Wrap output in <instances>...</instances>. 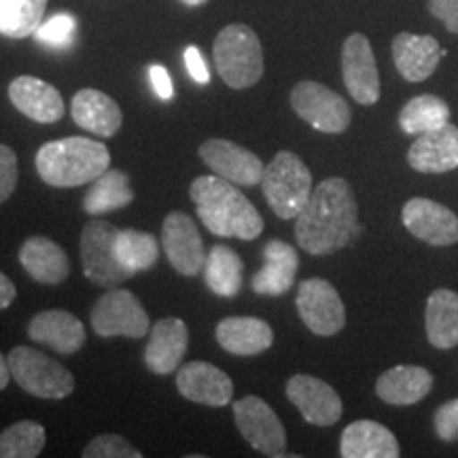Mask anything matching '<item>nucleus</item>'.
Listing matches in <instances>:
<instances>
[{
    "label": "nucleus",
    "instance_id": "f257e3e1",
    "mask_svg": "<svg viewBox=\"0 0 458 458\" xmlns=\"http://www.w3.org/2000/svg\"><path fill=\"white\" fill-rule=\"evenodd\" d=\"M359 229V208L346 179L331 176L312 189L295 216V240L306 253L325 257L344 249Z\"/></svg>",
    "mask_w": 458,
    "mask_h": 458
},
{
    "label": "nucleus",
    "instance_id": "f03ea898",
    "mask_svg": "<svg viewBox=\"0 0 458 458\" xmlns=\"http://www.w3.org/2000/svg\"><path fill=\"white\" fill-rule=\"evenodd\" d=\"M199 221L215 236L257 240L263 232V219L249 198L233 182L221 176H198L189 187Z\"/></svg>",
    "mask_w": 458,
    "mask_h": 458
},
{
    "label": "nucleus",
    "instance_id": "7ed1b4c3",
    "mask_svg": "<svg viewBox=\"0 0 458 458\" xmlns=\"http://www.w3.org/2000/svg\"><path fill=\"white\" fill-rule=\"evenodd\" d=\"M34 164L38 176L51 187H81L105 174L111 165V153L98 140L71 136L45 142Z\"/></svg>",
    "mask_w": 458,
    "mask_h": 458
},
{
    "label": "nucleus",
    "instance_id": "20e7f679",
    "mask_svg": "<svg viewBox=\"0 0 458 458\" xmlns=\"http://www.w3.org/2000/svg\"><path fill=\"white\" fill-rule=\"evenodd\" d=\"M215 66L232 89H246L263 77V49L253 28L229 24L216 34L213 45Z\"/></svg>",
    "mask_w": 458,
    "mask_h": 458
},
{
    "label": "nucleus",
    "instance_id": "39448f33",
    "mask_svg": "<svg viewBox=\"0 0 458 458\" xmlns=\"http://www.w3.org/2000/svg\"><path fill=\"white\" fill-rule=\"evenodd\" d=\"M263 196L280 219H295L312 193V174L295 153L280 151L263 170Z\"/></svg>",
    "mask_w": 458,
    "mask_h": 458
},
{
    "label": "nucleus",
    "instance_id": "423d86ee",
    "mask_svg": "<svg viewBox=\"0 0 458 458\" xmlns=\"http://www.w3.org/2000/svg\"><path fill=\"white\" fill-rule=\"evenodd\" d=\"M7 360L13 380L32 397L64 399L74 391V376L71 371L37 348L15 346Z\"/></svg>",
    "mask_w": 458,
    "mask_h": 458
},
{
    "label": "nucleus",
    "instance_id": "0eeeda50",
    "mask_svg": "<svg viewBox=\"0 0 458 458\" xmlns=\"http://www.w3.org/2000/svg\"><path fill=\"white\" fill-rule=\"evenodd\" d=\"M119 229L113 223L94 219L85 223L81 232L83 274L89 283L105 289H114L125 283L131 274L114 257V238Z\"/></svg>",
    "mask_w": 458,
    "mask_h": 458
},
{
    "label": "nucleus",
    "instance_id": "6e6552de",
    "mask_svg": "<svg viewBox=\"0 0 458 458\" xmlns=\"http://www.w3.org/2000/svg\"><path fill=\"white\" fill-rule=\"evenodd\" d=\"M291 106L306 123L325 134H342L352 122L348 102L317 81H301L291 89Z\"/></svg>",
    "mask_w": 458,
    "mask_h": 458
},
{
    "label": "nucleus",
    "instance_id": "1a4fd4ad",
    "mask_svg": "<svg viewBox=\"0 0 458 458\" xmlns=\"http://www.w3.org/2000/svg\"><path fill=\"white\" fill-rule=\"evenodd\" d=\"M91 327L100 337H145L151 323L142 303L134 293L123 289H111L96 301L89 314Z\"/></svg>",
    "mask_w": 458,
    "mask_h": 458
},
{
    "label": "nucleus",
    "instance_id": "9d476101",
    "mask_svg": "<svg viewBox=\"0 0 458 458\" xmlns=\"http://www.w3.org/2000/svg\"><path fill=\"white\" fill-rule=\"evenodd\" d=\"M297 312L314 335H335L346 325V308L335 286L325 278H308L297 289Z\"/></svg>",
    "mask_w": 458,
    "mask_h": 458
},
{
    "label": "nucleus",
    "instance_id": "9b49d317",
    "mask_svg": "<svg viewBox=\"0 0 458 458\" xmlns=\"http://www.w3.org/2000/svg\"><path fill=\"white\" fill-rule=\"evenodd\" d=\"M238 431L249 442L250 448L266 456H284L286 433L283 422L270 405L261 397L249 394L232 403Z\"/></svg>",
    "mask_w": 458,
    "mask_h": 458
},
{
    "label": "nucleus",
    "instance_id": "f8f14e48",
    "mask_svg": "<svg viewBox=\"0 0 458 458\" xmlns=\"http://www.w3.org/2000/svg\"><path fill=\"white\" fill-rule=\"evenodd\" d=\"M342 74L348 94L359 105L371 106L380 100V74L368 37L354 32L344 41Z\"/></svg>",
    "mask_w": 458,
    "mask_h": 458
},
{
    "label": "nucleus",
    "instance_id": "ddd939ff",
    "mask_svg": "<svg viewBox=\"0 0 458 458\" xmlns=\"http://www.w3.org/2000/svg\"><path fill=\"white\" fill-rule=\"evenodd\" d=\"M162 246L170 266L181 276H198L204 270L206 250L196 221L185 213H170L162 225Z\"/></svg>",
    "mask_w": 458,
    "mask_h": 458
},
{
    "label": "nucleus",
    "instance_id": "4468645a",
    "mask_svg": "<svg viewBox=\"0 0 458 458\" xmlns=\"http://www.w3.org/2000/svg\"><path fill=\"white\" fill-rule=\"evenodd\" d=\"M199 157L216 176L240 187H255L263 179L266 165L249 148L225 139H208L199 145Z\"/></svg>",
    "mask_w": 458,
    "mask_h": 458
},
{
    "label": "nucleus",
    "instance_id": "2eb2a0df",
    "mask_svg": "<svg viewBox=\"0 0 458 458\" xmlns=\"http://www.w3.org/2000/svg\"><path fill=\"white\" fill-rule=\"evenodd\" d=\"M401 221L411 236L431 246L458 242V216L435 199L411 198L401 210Z\"/></svg>",
    "mask_w": 458,
    "mask_h": 458
},
{
    "label": "nucleus",
    "instance_id": "dca6fc26",
    "mask_svg": "<svg viewBox=\"0 0 458 458\" xmlns=\"http://www.w3.org/2000/svg\"><path fill=\"white\" fill-rule=\"evenodd\" d=\"M286 397L300 410L303 420L314 427H334L342 418L340 394L314 376L297 374L291 377L286 382Z\"/></svg>",
    "mask_w": 458,
    "mask_h": 458
},
{
    "label": "nucleus",
    "instance_id": "f3484780",
    "mask_svg": "<svg viewBox=\"0 0 458 458\" xmlns=\"http://www.w3.org/2000/svg\"><path fill=\"white\" fill-rule=\"evenodd\" d=\"M176 388L185 399L210 405V408H223L232 403L233 397L232 377L206 360H191V363L181 365L176 374Z\"/></svg>",
    "mask_w": 458,
    "mask_h": 458
},
{
    "label": "nucleus",
    "instance_id": "a211bd4d",
    "mask_svg": "<svg viewBox=\"0 0 458 458\" xmlns=\"http://www.w3.org/2000/svg\"><path fill=\"white\" fill-rule=\"evenodd\" d=\"M9 100L21 114L37 123H55L64 117V98L43 79L21 74L9 85Z\"/></svg>",
    "mask_w": 458,
    "mask_h": 458
},
{
    "label": "nucleus",
    "instance_id": "6ab92c4d",
    "mask_svg": "<svg viewBox=\"0 0 458 458\" xmlns=\"http://www.w3.org/2000/svg\"><path fill=\"white\" fill-rule=\"evenodd\" d=\"M189 346L185 320L168 317L151 327V337L145 348V365L157 376H168L179 369Z\"/></svg>",
    "mask_w": 458,
    "mask_h": 458
},
{
    "label": "nucleus",
    "instance_id": "aec40b11",
    "mask_svg": "<svg viewBox=\"0 0 458 458\" xmlns=\"http://www.w3.org/2000/svg\"><path fill=\"white\" fill-rule=\"evenodd\" d=\"M444 49L428 34L401 32L393 38V60L401 77L410 83L427 81L439 66Z\"/></svg>",
    "mask_w": 458,
    "mask_h": 458
},
{
    "label": "nucleus",
    "instance_id": "412c9836",
    "mask_svg": "<svg viewBox=\"0 0 458 458\" xmlns=\"http://www.w3.org/2000/svg\"><path fill=\"white\" fill-rule=\"evenodd\" d=\"M408 162L416 172L444 174L458 168V128L445 123L444 128L425 131L408 151Z\"/></svg>",
    "mask_w": 458,
    "mask_h": 458
},
{
    "label": "nucleus",
    "instance_id": "4be33fe9",
    "mask_svg": "<svg viewBox=\"0 0 458 458\" xmlns=\"http://www.w3.org/2000/svg\"><path fill=\"white\" fill-rule=\"evenodd\" d=\"M263 267L250 280V289L266 297L284 295L293 286L300 270L297 250L283 240H270L263 249Z\"/></svg>",
    "mask_w": 458,
    "mask_h": 458
},
{
    "label": "nucleus",
    "instance_id": "5701e85b",
    "mask_svg": "<svg viewBox=\"0 0 458 458\" xmlns=\"http://www.w3.org/2000/svg\"><path fill=\"white\" fill-rule=\"evenodd\" d=\"M71 113L79 128L102 136V139H111L123 123L122 108L111 96L100 89H79L72 98Z\"/></svg>",
    "mask_w": 458,
    "mask_h": 458
},
{
    "label": "nucleus",
    "instance_id": "b1692460",
    "mask_svg": "<svg viewBox=\"0 0 458 458\" xmlns=\"http://www.w3.org/2000/svg\"><path fill=\"white\" fill-rule=\"evenodd\" d=\"M28 335L32 342L62 354L77 352L85 344L83 323L68 310L38 312L28 325Z\"/></svg>",
    "mask_w": 458,
    "mask_h": 458
},
{
    "label": "nucleus",
    "instance_id": "393cba45",
    "mask_svg": "<svg viewBox=\"0 0 458 458\" xmlns=\"http://www.w3.org/2000/svg\"><path fill=\"white\" fill-rule=\"evenodd\" d=\"M216 342L223 351L238 357H253L266 352L274 344V331L263 318L229 317L223 318L215 329Z\"/></svg>",
    "mask_w": 458,
    "mask_h": 458
},
{
    "label": "nucleus",
    "instance_id": "a878e982",
    "mask_svg": "<svg viewBox=\"0 0 458 458\" xmlns=\"http://www.w3.org/2000/svg\"><path fill=\"white\" fill-rule=\"evenodd\" d=\"M20 263L32 280L41 284H60L71 274L66 250L45 236H32L21 244Z\"/></svg>",
    "mask_w": 458,
    "mask_h": 458
},
{
    "label": "nucleus",
    "instance_id": "bb28decb",
    "mask_svg": "<svg viewBox=\"0 0 458 458\" xmlns=\"http://www.w3.org/2000/svg\"><path fill=\"white\" fill-rule=\"evenodd\" d=\"M344 458H397V437L385 425L374 420H357L344 428L340 439Z\"/></svg>",
    "mask_w": 458,
    "mask_h": 458
},
{
    "label": "nucleus",
    "instance_id": "cd10ccee",
    "mask_svg": "<svg viewBox=\"0 0 458 458\" xmlns=\"http://www.w3.org/2000/svg\"><path fill=\"white\" fill-rule=\"evenodd\" d=\"M433 376L418 365H397L377 377L376 394L391 405H414L431 393Z\"/></svg>",
    "mask_w": 458,
    "mask_h": 458
},
{
    "label": "nucleus",
    "instance_id": "c85d7f7f",
    "mask_svg": "<svg viewBox=\"0 0 458 458\" xmlns=\"http://www.w3.org/2000/svg\"><path fill=\"white\" fill-rule=\"evenodd\" d=\"M427 337L439 351L458 344V293L448 289L433 291L427 301Z\"/></svg>",
    "mask_w": 458,
    "mask_h": 458
},
{
    "label": "nucleus",
    "instance_id": "c756f323",
    "mask_svg": "<svg viewBox=\"0 0 458 458\" xmlns=\"http://www.w3.org/2000/svg\"><path fill=\"white\" fill-rule=\"evenodd\" d=\"M131 202H134V191L130 187V176L123 170L108 168L105 174L91 182L89 191L83 198V210L96 216L125 208Z\"/></svg>",
    "mask_w": 458,
    "mask_h": 458
},
{
    "label": "nucleus",
    "instance_id": "7c9ffc66",
    "mask_svg": "<svg viewBox=\"0 0 458 458\" xmlns=\"http://www.w3.org/2000/svg\"><path fill=\"white\" fill-rule=\"evenodd\" d=\"M204 283L219 297H236L242 289L244 263L236 250L216 244L204 263Z\"/></svg>",
    "mask_w": 458,
    "mask_h": 458
},
{
    "label": "nucleus",
    "instance_id": "2f4dec72",
    "mask_svg": "<svg viewBox=\"0 0 458 458\" xmlns=\"http://www.w3.org/2000/svg\"><path fill=\"white\" fill-rule=\"evenodd\" d=\"M114 257L131 276L151 270L159 259V244L151 233L139 229H119L114 238Z\"/></svg>",
    "mask_w": 458,
    "mask_h": 458
},
{
    "label": "nucleus",
    "instance_id": "473e14b6",
    "mask_svg": "<svg viewBox=\"0 0 458 458\" xmlns=\"http://www.w3.org/2000/svg\"><path fill=\"white\" fill-rule=\"evenodd\" d=\"M445 123H450V106L442 98L431 94L416 96L399 113L401 130L411 136H420L425 131L439 130Z\"/></svg>",
    "mask_w": 458,
    "mask_h": 458
},
{
    "label": "nucleus",
    "instance_id": "72a5a7b5",
    "mask_svg": "<svg viewBox=\"0 0 458 458\" xmlns=\"http://www.w3.org/2000/svg\"><path fill=\"white\" fill-rule=\"evenodd\" d=\"M47 0H0V34L26 38L43 24Z\"/></svg>",
    "mask_w": 458,
    "mask_h": 458
},
{
    "label": "nucleus",
    "instance_id": "f704fd0d",
    "mask_svg": "<svg viewBox=\"0 0 458 458\" xmlns=\"http://www.w3.org/2000/svg\"><path fill=\"white\" fill-rule=\"evenodd\" d=\"M47 435L43 425L20 420L0 433V458H37L45 448Z\"/></svg>",
    "mask_w": 458,
    "mask_h": 458
},
{
    "label": "nucleus",
    "instance_id": "c9c22d12",
    "mask_svg": "<svg viewBox=\"0 0 458 458\" xmlns=\"http://www.w3.org/2000/svg\"><path fill=\"white\" fill-rule=\"evenodd\" d=\"M74 37H77V20L71 13H55L47 21H43L34 32V38L38 43L57 49L68 47L74 41Z\"/></svg>",
    "mask_w": 458,
    "mask_h": 458
},
{
    "label": "nucleus",
    "instance_id": "e433bc0d",
    "mask_svg": "<svg viewBox=\"0 0 458 458\" xmlns=\"http://www.w3.org/2000/svg\"><path fill=\"white\" fill-rule=\"evenodd\" d=\"M142 454L117 433L98 435L85 445L83 458H140Z\"/></svg>",
    "mask_w": 458,
    "mask_h": 458
},
{
    "label": "nucleus",
    "instance_id": "4c0bfd02",
    "mask_svg": "<svg viewBox=\"0 0 458 458\" xmlns=\"http://www.w3.org/2000/svg\"><path fill=\"white\" fill-rule=\"evenodd\" d=\"M17 187V156L15 151L0 142V204L13 196Z\"/></svg>",
    "mask_w": 458,
    "mask_h": 458
},
{
    "label": "nucleus",
    "instance_id": "58836bf2",
    "mask_svg": "<svg viewBox=\"0 0 458 458\" xmlns=\"http://www.w3.org/2000/svg\"><path fill=\"white\" fill-rule=\"evenodd\" d=\"M435 433L444 442L458 439V399H452L435 411Z\"/></svg>",
    "mask_w": 458,
    "mask_h": 458
},
{
    "label": "nucleus",
    "instance_id": "ea45409f",
    "mask_svg": "<svg viewBox=\"0 0 458 458\" xmlns=\"http://www.w3.org/2000/svg\"><path fill=\"white\" fill-rule=\"evenodd\" d=\"M428 11L444 21L448 32L458 34V0H428Z\"/></svg>",
    "mask_w": 458,
    "mask_h": 458
},
{
    "label": "nucleus",
    "instance_id": "a19ab883",
    "mask_svg": "<svg viewBox=\"0 0 458 458\" xmlns=\"http://www.w3.org/2000/svg\"><path fill=\"white\" fill-rule=\"evenodd\" d=\"M185 66H187V72L191 74V79L199 85H206L210 83V72H208V66H206L204 62V55L202 51H199L196 45H189L185 49Z\"/></svg>",
    "mask_w": 458,
    "mask_h": 458
},
{
    "label": "nucleus",
    "instance_id": "79ce46f5",
    "mask_svg": "<svg viewBox=\"0 0 458 458\" xmlns=\"http://www.w3.org/2000/svg\"><path fill=\"white\" fill-rule=\"evenodd\" d=\"M148 79H151L153 89H156V94L162 100H170L174 96V85H172L170 74L162 64L148 66Z\"/></svg>",
    "mask_w": 458,
    "mask_h": 458
},
{
    "label": "nucleus",
    "instance_id": "37998d69",
    "mask_svg": "<svg viewBox=\"0 0 458 458\" xmlns=\"http://www.w3.org/2000/svg\"><path fill=\"white\" fill-rule=\"evenodd\" d=\"M17 297V289L15 284L11 283V280L4 276L3 272H0V310H4V308H9L11 303L15 301Z\"/></svg>",
    "mask_w": 458,
    "mask_h": 458
},
{
    "label": "nucleus",
    "instance_id": "c03bdc74",
    "mask_svg": "<svg viewBox=\"0 0 458 458\" xmlns=\"http://www.w3.org/2000/svg\"><path fill=\"white\" fill-rule=\"evenodd\" d=\"M9 377H11V369H9V360L4 359V354L0 352V391H4L9 385Z\"/></svg>",
    "mask_w": 458,
    "mask_h": 458
},
{
    "label": "nucleus",
    "instance_id": "a18cd8bd",
    "mask_svg": "<svg viewBox=\"0 0 458 458\" xmlns=\"http://www.w3.org/2000/svg\"><path fill=\"white\" fill-rule=\"evenodd\" d=\"M181 3H185L187 7H199V4L208 3V0H181Z\"/></svg>",
    "mask_w": 458,
    "mask_h": 458
}]
</instances>
